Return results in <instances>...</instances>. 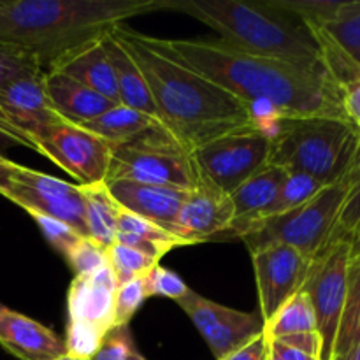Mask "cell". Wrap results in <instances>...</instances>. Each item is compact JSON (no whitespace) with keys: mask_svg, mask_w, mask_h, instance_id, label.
<instances>
[{"mask_svg":"<svg viewBox=\"0 0 360 360\" xmlns=\"http://www.w3.org/2000/svg\"><path fill=\"white\" fill-rule=\"evenodd\" d=\"M155 41L185 65L246 102L257 127L271 137L283 118H347L341 86L329 70L243 51L220 39Z\"/></svg>","mask_w":360,"mask_h":360,"instance_id":"cell-1","label":"cell"},{"mask_svg":"<svg viewBox=\"0 0 360 360\" xmlns=\"http://www.w3.org/2000/svg\"><path fill=\"white\" fill-rule=\"evenodd\" d=\"M112 35L143 72L162 127L190 153L227 134L259 129L246 102L185 65L155 37L125 25L116 27Z\"/></svg>","mask_w":360,"mask_h":360,"instance_id":"cell-2","label":"cell"},{"mask_svg":"<svg viewBox=\"0 0 360 360\" xmlns=\"http://www.w3.org/2000/svg\"><path fill=\"white\" fill-rule=\"evenodd\" d=\"M165 9L169 0H0V44L28 53L46 70L130 18Z\"/></svg>","mask_w":360,"mask_h":360,"instance_id":"cell-3","label":"cell"},{"mask_svg":"<svg viewBox=\"0 0 360 360\" xmlns=\"http://www.w3.org/2000/svg\"><path fill=\"white\" fill-rule=\"evenodd\" d=\"M169 11L195 18L243 51L329 70L308 25L274 0H169Z\"/></svg>","mask_w":360,"mask_h":360,"instance_id":"cell-4","label":"cell"},{"mask_svg":"<svg viewBox=\"0 0 360 360\" xmlns=\"http://www.w3.org/2000/svg\"><path fill=\"white\" fill-rule=\"evenodd\" d=\"M359 148L360 130L347 118H283L271 137L267 164L333 185L348 174Z\"/></svg>","mask_w":360,"mask_h":360,"instance_id":"cell-5","label":"cell"},{"mask_svg":"<svg viewBox=\"0 0 360 360\" xmlns=\"http://www.w3.org/2000/svg\"><path fill=\"white\" fill-rule=\"evenodd\" d=\"M347 190L348 178L345 176L333 185L323 186L295 210L255 221L239 239L248 246L250 253L269 245H285L308 259H315L330 246Z\"/></svg>","mask_w":360,"mask_h":360,"instance_id":"cell-6","label":"cell"},{"mask_svg":"<svg viewBox=\"0 0 360 360\" xmlns=\"http://www.w3.org/2000/svg\"><path fill=\"white\" fill-rule=\"evenodd\" d=\"M105 181H134L192 190L200 176L192 153L162 127L112 148Z\"/></svg>","mask_w":360,"mask_h":360,"instance_id":"cell-7","label":"cell"},{"mask_svg":"<svg viewBox=\"0 0 360 360\" xmlns=\"http://www.w3.org/2000/svg\"><path fill=\"white\" fill-rule=\"evenodd\" d=\"M118 281L111 267L90 276H76L67 294L69 323L65 330L67 354L91 360L105 334L115 327Z\"/></svg>","mask_w":360,"mask_h":360,"instance_id":"cell-8","label":"cell"},{"mask_svg":"<svg viewBox=\"0 0 360 360\" xmlns=\"http://www.w3.org/2000/svg\"><path fill=\"white\" fill-rule=\"evenodd\" d=\"M0 195L23 207L28 214L58 218L86 236L83 192L77 183H67L0 155Z\"/></svg>","mask_w":360,"mask_h":360,"instance_id":"cell-9","label":"cell"},{"mask_svg":"<svg viewBox=\"0 0 360 360\" xmlns=\"http://www.w3.org/2000/svg\"><path fill=\"white\" fill-rule=\"evenodd\" d=\"M271 136L250 129L210 141L192 151L200 179L231 195L269 162Z\"/></svg>","mask_w":360,"mask_h":360,"instance_id":"cell-10","label":"cell"},{"mask_svg":"<svg viewBox=\"0 0 360 360\" xmlns=\"http://www.w3.org/2000/svg\"><path fill=\"white\" fill-rule=\"evenodd\" d=\"M112 144L67 120L46 127L34 139V151L72 176L77 185L105 183Z\"/></svg>","mask_w":360,"mask_h":360,"instance_id":"cell-11","label":"cell"},{"mask_svg":"<svg viewBox=\"0 0 360 360\" xmlns=\"http://www.w3.org/2000/svg\"><path fill=\"white\" fill-rule=\"evenodd\" d=\"M350 243H333L311 259L308 276L301 290L311 299L316 330L322 340V360H333L338 327L343 313L350 271Z\"/></svg>","mask_w":360,"mask_h":360,"instance_id":"cell-12","label":"cell"},{"mask_svg":"<svg viewBox=\"0 0 360 360\" xmlns=\"http://www.w3.org/2000/svg\"><path fill=\"white\" fill-rule=\"evenodd\" d=\"M176 304L188 315L217 360L229 357L264 333L260 313H245L217 304L192 288Z\"/></svg>","mask_w":360,"mask_h":360,"instance_id":"cell-13","label":"cell"},{"mask_svg":"<svg viewBox=\"0 0 360 360\" xmlns=\"http://www.w3.org/2000/svg\"><path fill=\"white\" fill-rule=\"evenodd\" d=\"M252 262L259 290V313L267 323L292 295L301 290L311 259L292 246L269 245L252 252Z\"/></svg>","mask_w":360,"mask_h":360,"instance_id":"cell-14","label":"cell"},{"mask_svg":"<svg viewBox=\"0 0 360 360\" xmlns=\"http://www.w3.org/2000/svg\"><path fill=\"white\" fill-rule=\"evenodd\" d=\"M306 25L319 41L327 69L340 86L360 79V0H341L326 20Z\"/></svg>","mask_w":360,"mask_h":360,"instance_id":"cell-15","label":"cell"},{"mask_svg":"<svg viewBox=\"0 0 360 360\" xmlns=\"http://www.w3.org/2000/svg\"><path fill=\"white\" fill-rule=\"evenodd\" d=\"M234 207L231 197L200 179L188 190L171 232L183 246L218 239L231 229Z\"/></svg>","mask_w":360,"mask_h":360,"instance_id":"cell-16","label":"cell"},{"mask_svg":"<svg viewBox=\"0 0 360 360\" xmlns=\"http://www.w3.org/2000/svg\"><path fill=\"white\" fill-rule=\"evenodd\" d=\"M109 195L123 211L171 232L188 190L134 181H105ZM172 234V232H171Z\"/></svg>","mask_w":360,"mask_h":360,"instance_id":"cell-17","label":"cell"},{"mask_svg":"<svg viewBox=\"0 0 360 360\" xmlns=\"http://www.w3.org/2000/svg\"><path fill=\"white\" fill-rule=\"evenodd\" d=\"M0 347L20 360H56L67 354L63 338L6 306L0 308Z\"/></svg>","mask_w":360,"mask_h":360,"instance_id":"cell-18","label":"cell"},{"mask_svg":"<svg viewBox=\"0 0 360 360\" xmlns=\"http://www.w3.org/2000/svg\"><path fill=\"white\" fill-rule=\"evenodd\" d=\"M102 37L69 49L63 55H60L55 62H51V65L46 70L65 74V76L72 77L84 86L101 94L102 97L109 98L115 104H120L115 70H112L111 60L105 51Z\"/></svg>","mask_w":360,"mask_h":360,"instance_id":"cell-19","label":"cell"},{"mask_svg":"<svg viewBox=\"0 0 360 360\" xmlns=\"http://www.w3.org/2000/svg\"><path fill=\"white\" fill-rule=\"evenodd\" d=\"M285 176H287L285 169L267 164L257 174L239 185L229 195L234 207V220H232L231 229L221 238L239 239L250 225L259 221L276 199Z\"/></svg>","mask_w":360,"mask_h":360,"instance_id":"cell-20","label":"cell"},{"mask_svg":"<svg viewBox=\"0 0 360 360\" xmlns=\"http://www.w3.org/2000/svg\"><path fill=\"white\" fill-rule=\"evenodd\" d=\"M44 91L55 111L70 123H84L116 105L109 98L65 74L46 70Z\"/></svg>","mask_w":360,"mask_h":360,"instance_id":"cell-21","label":"cell"},{"mask_svg":"<svg viewBox=\"0 0 360 360\" xmlns=\"http://www.w3.org/2000/svg\"><path fill=\"white\" fill-rule=\"evenodd\" d=\"M102 42H104V48L108 51L109 60H111L112 70H115L120 104L158 120L157 109H155L153 98H151L150 90H148L146 81H144L143 72H141L137 63L132 60V56L127 53V49L112 35V30L102 37Z\"/></svg>","mask_w":360,"mask_h":360,"instance_id":"cell-22","label":"cell"},{"mask_svg":"<svg viewBox=\"0 0 360 360\" xmlns=\"http://www.w3.org/2000/svg\"><path fill=\"white\" fill-rule=\"evenodd\" d=\"M116 243L137 250L144 255L153 257L158 262L165 253L178 248V246H183V243L174 234L165 231L164 227L136 217V214L127 213L123 210L120 211L118 217Z\"/></svg>","mask_w":360,"mask_h":360,"instance_id":"cell-23","label":"cell"},{"mask_svg":"<svg viewBox=\"0 0 360 360\" xmlns=\"http://www.w3.org/2000/svg\"><path fill=\"white\" fill-rule=\"evenodd\" d=\"M77 125L97 134L98 137L105 139L112 146H120V144L127 143V141L134 139V137L141 136L148 130L162 127V123L155 120L153 116H148L123 104H116L97 118L77 123Z\"/></svg>","mask_w":360,"mask_h":360,"instance_id":"cell-24","label":"cell"},{"mask_svg":"<svg viewBox=\"0 0 360 360\" xmlns=\"http://www.w3.org/2000/svg\"><path fill=\"white\" fill-rule=\"evenodd\" d=\"M84 200V224L86 236L108 250L116 243L118 217L122 207L109 195L105 183L101 185H79Z\"/></svg>","mask_w":360,"mask_h":360,"instance_id":"cell-25","label":"cell"},{"mask_svg":"<svg viewBox=\"0 0 360 360\" xmlns=\"http://www.w3.org/2000/svg\"><path fill=\"white\" fill-rule=\"evenodd\" d=\"M319 333L316 330L315 309L311 299L306 292L299 290L292 295L276 315L264 323V334L267 340H280V338L297 336V334Z\"/></svg>","mask_w":360,"mask_h":360,"instance_id":"cell-26","label":"cell"},{"mask_svg":"<svg viewBox=\"0 0 360 360\" xmlns=\"http://www.w3.org/2000/svg\"><path fill=\"white\" fill-rule=\"evenodd\" d=\"M360 340V264L352 262L348 271V287L343 313L338 327L333 360L347 354Z\"/></svg>","mask_w":360,"mask_h":360,"instance_id":"cell-27","label":"cell"},{"mask_svg":"<svg viewBox=\"0 0 360 360\" xmlns=\"http://www.w3.org/2000/svg\"><path fill=\"white\" fill-rule=\"evenodd\" d=\"M323 186L327 185H323L319 179L311 178V176L308 174H302V172H287L276 199H274V202L271 204L269 210L264 213V217L260 218V220L278 217V214H283L295 210V207H299L301 204H304L306 200L315 197Z\"/></svg>","mask_w":360,"mask_h":360,"instance_id":"cell-28","label":"cell"},{"mask_svg":"<svg viewBox=\"0 0 360 360\" xmlns=\"http://www.w3.org/2000/svg\"><path fill=\"white\" fill-rule=\"evenodd\" d=\"M347 178V197H345L343 206H341L330 245L340 241L350 243L352 239L360 236V148L357 155H355V160L352 164L350 171H348Z\"/></svg>","mask_w":360,"mask_h":360,"instance_id":"cell-29","label":"cell"},{"mask_svg":"<svg viewBox=\"0 0 360 360\" xmlns=\"http://www.w3.org/2000/svg\"><path fill=\"white\" fill-rule=\"evenodd\" d=\"M108 260L118 285L134 280V278L146 276L158 264V260L153 259V257L144 255V253L129 248L125 245H120V243L109 246Z\"/></svg>","mask_w":360,"mask_h":360,"instance_id":"cell-30","label":"cell"},{"mask_svg":"<svg viewBox=\"0 0 360 360\" xmlns=\"http://www.w3.org/2000/svg\"><path fill=\"white\" fill-rule=\"evenodd\" d=\"M65 262L72 267L76 276H90L109 266L108 250L91 241L88 236H81L67 253Z\"/></svg>","mask_w":360,"mask_h":360,"instance_id":"cell-31","label":"cell"},{"mask_svg":"<svg viewBox=\"0 0 360 360\" xmlns=\"http://www.w3.org/2000/svg\"><path fill=\"white\" fill-rule=\"evenodd\" d=\"M46 72L41 63L28 53L13 46L0 44V88L23 77Z\"/></svg>","mask_w":360,"mask_h":360,"instance_id":"cell-32","label":"cell"},{"mask_svg":"<svg viewBox=\"0 0 360 360\" xmlns=\"http://www.w3.org/2000/svg\"><path fill=\"white\" fill-rule=\"evenodd\" d=\"M146 299L144 276L120 283L115 302V327H129L130 320L136 316V313L139 311Z\"/></svg>","mask_w":360,"mask_h":360,"instance_id":"cell-33","label":"cell"},{"mask_svg":"<svg viewBox=\"0 0 360 360\" xmlns=\"http://www.w3.org/2000/svg\"><path fill=\"white\" fill-rule=\"evenodd\" d=\"M91 360H146L137 350L129 327H112Z\"/></svg>","mask_w":360,"mask_h":360,"instance_id":"cell-34","label":"cell"},{"mask_svg":"<svg viewBox=\"0 0 360 360\" xmlns=\"http://www.w3.org/2000/svg\"><path fill=\"white\" fill-rule=\"evenodd\" d=\"M30 217L34 218L39 231L42 232V236H44L46 241L49 243V246H51L53 250H56L63 259H65L67 253L70 252V248L76 245L77 239L83 236L79 234L76 229L70 227L69 224L58 220V218H53L41 213H30Z\"/></svg>","mask_w":360,"mask_h":360,"instance_id":"cell-35","label":"cell"},{"mask_svg":"<svg viewBox=\"0 0 360 360\" xmlns=\"http://www.w3.org/2000/svg\"><path fill=\"white\" fill-rule=\"evenodd\" d=\"M144 288L148 297H167L174 302L188 292V285L183 281V278L160 264H157L144 276Z\"/></svg>","mask_w":360,"mask_h":360,"instance_id":"cell-36","label":"cell"},{"mask_svg":"<svg viewBox=\"0 0 360 360\" xmlns=\"http://www.w3.org/2000/svg\"><path fill=\"white\" fill-rule=\"evenodd\" d=\"M341 101L347 118L360 130V79L341 84Z\"/></svg>","mask_w":360,"mask_h":360,"instance_id":"cell-37","label":"cell"},{"mask_svg":"<svg viewBox=\"0 0 360 360\" xmlns=\"http://www.w3.org/2000/svg\"><path fill=\"white\" fill-rule=\"evenodd\" d=\"M267 360H320L280 340H267Z\"/></svg>","mask_w":360,"mask_h":360,"instance_id":"cell-38","label":"cell"},{"mask_svg":"<svg viewBox=\"0 0 360 360\" xmlns=\"http://www.w3.org/2000/svg\"><path fill=\"white\" fill-rule=\"evenodd\" d=\"M224 360H267V338L266 334H259L257 338H253L252 341H248L246 345H243L241 348L231 354Z\"/></svg>","mask_w":360,"mask_h":360,"instance_id":"cell-39","label":"cell"},{"mask_svg":"<svg viewBox=\"0 0 360 360\" xmlns=\"http://www.w3.org/2000/svg\"><path fill=\"white\" fill-rule=\"evenodd\" d=\"M350 259L352 262L360 264V236L350 241Z\"/></svg>","mask_w":360,"mask_h":360,"instance_id":"cell-40","label":"cell"},{"mask_svg":"<svg viewBox=\"0 0 360 360\" xmlns=\"http://www.w3.org/2000/svg\"><path fill=\"white\" fill-rule=\"evenodd\" d=\"M336 360H360V340L347 352V354L341 355V357H338Z\"/></svg>","mask_w":360,"mask_h":360,"instance_id":"cell-41","label":"cell"},{"mask_svg":"<svg viewBox=\"0 0 360 360\" xmlns=\"http://www.w3.org/2000/svg\"><path fill=\"white\" fill-rule=\"evenodd\" d=\"M7 146H13V143H11V141L7 139L2 132H0V155H4V150H6Z\"/></svg>","mask_w":360,"mask_h":360,"instance_id":"cell-42","label":"cell"},{"mask_svg":"<svg viewBox=\"0 0 360 360\" xmlns=\"http://www.w3.org/2000/svg\"><path fill=\"white\" fill-rule=\"evenodd\" d=\"M56 360H83V359H77V357H72V355L65 354V355H62V357H58Z\"/></svg>","mask_w":360,"mask_h":360,"instance_id":"cell-43","label":"cell"},{"mask_svg":"<svg viewBox=\"0 0 360 360\" xmlns=\"http://www.w3.org/2000/svg\"><path fill=\"white\" fill-rule=\"evenodd\" d=\"M0 308H4V304H0Z\"/></svg>","mask_w":360,"mask_h":360,"instance_id":"cell-44","label":"cell"}]
</instances>
